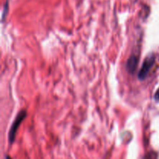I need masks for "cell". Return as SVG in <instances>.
I'll return each mask as SVG.
<instances>
[{
	"mask_svg": "<svg viewBox=\"0 0 159 159\" xmlns=\"http://www.w3.org/2000/svg\"><path fill=\"white\" fill-rule=\"evenodd\" d=\"M144 159H156V156H155V154H148L144 157Z\"/></svg>",
	"mask_w": 159,
	"mask_h": 159,
	"instance_id": "4",
	"label": "cell"
},
{
	"mask_svg": "<svg viewBox=\"0 0 159 159\" xmlns=\"http://www.w3.org/2000/svg\"><path fill=\"white\" fill-rule=\"evenodd\" d=\"M138 59L137 55H131L127 60L126 64V69L130 74H134L136 71L137 67L138 65Z\"/></svg>",
	"mask_w": 159,
	"mask_h": 159,
	"instance_id": "3",
	"label": "cell"
},
{
	"mask_svg": "<svg viewBox=\"0 0 159 159\" xmlns=\"http://www.w3.org/2000/svg\"><path fill=\"white\" fill-rule=\"evenodd\" d=\"M7 9H8V2H6V4H5V6H4V10H3V12H2V19H4L5 17V14H6V11H7Z\"/></svg>",
	"mask_w": 159,
	"mask_h": 159,
	"instance_id": "5",
	"label": "cell"
},
{
	"mask_svg": "<svg viewBox=\"0 0 159 159\" xmlns=\"http://www.w3.org/2000/svg\"><path fill=\"white\" fill-rule=\"evenodd\" d=\"M155 62V57L152 54L148 55L145 59H144L141 68L138 72V79L140 80H144L148 75L151 69L154 66Z\"/></svg>",
	"mask_w": 159,
	"mask_h": 159,
	"instance_id": "1",
	"label": "cell"
},
{
	"mask_svg": "<svg viewBox=\"0 0 159 159\" xmlns=\"http://www.w3.org/2000/svg\"><path fill=\"white\" fill-rule=\"evenodd\" d=\"M26 110H21L20 113L17 114L16 117L14 120L13 123L12 124L9 133V141L10 144L14 142L16 138V134L17 130H18L19 127L20 126V124L23 121V120L26 118Z\"/></svg>",
	"mask_w": 159,
	"mask_h": 159,
	"instance_id": "2",
	"label": "cell"
}]
</instances>
